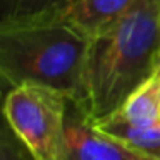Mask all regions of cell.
Masks as SVG:
<instances>
[{"mask_svg": "<svg viewBox=\"0 0 160 160\" xmlns=\"http://www.w3.org/2000/svg\"><path fill=\"white\" fill-rule=\"evenodd\" d=\"M160 69V0H139L90 40L81 114L88 122L115 114Z\"/></svg>", "mask_w": 160, "mask_h": 160, "instance_id": "cell-1", "label": "cell"}, {"mask_svg": "<svg viewBox=\"0 0 160 160\" xmlns=\"http://www.w3.org/2000/svg\"><path fill=\"white\" fill-rule=\"evenodd\" d=\"M90 38L52 18L0 24V72L11 86L55 90L81 108Z\"/></svg>", "mask_w": 160, "mask_h": 160, "instance_id": "cell-2", "label": "cell"}, {"mask_svg": "<svg viewBox=\"0 0 160 160\" xmlns=\"http://www.w3.org/2000/svg\"><path fill=\"white\" fill-rule=\"evenodd\" d=\"M69 98L38 84L12 86L4 102L11 131L31 160H60Z\"/></svg>", "mask_w": 160, "mask_h": 160, "instance_id": "cell-3", "label": "cell"}, {"mask_svg": "<svg viewBox=\"0 0 160 160\" xmlns=\"http://www.w3.org/2000/svg\"><path fill=\"white\" fill-rule=\"evenodd\" d=\"M60 160H155L112 136L98 131L86 119L66 122Z\"/></svg>", "mask_w": 160, "mask_h": 160, "instance_id": "cell-4", "label": "cell"}, {"mask_svg": "<svg viewBox=\"0 0 160 160\" xmlns=\"http://www.w3.org/2000/svg\"><path fill=\"white\" fill-rule=\"evenodd\" d=\"M138 2L139 0H74L47 18L57 19L91 40L124 18Z\"/></svg>", "mask_w": 160, "mask_h": 160, "instance_id": "cell-5", "label": "cell"}, {"mask_svg": "<svg viewBox=\"0 0 160 160\" xmlns=\"http://www.w3.org/2000/svg\"><path fill=\"white\" fill-rule=\"evenodd\" d=\"M93 128L105 134L112 136L114 139L124 143L126 146L150 157V158L160 160V124L158 126H134L117 114H112L102 121L90 122Z\"/></svg>", "mask_w": 160, "mask_h": 160, "instance_id": "cell-6", "label": "cell"}, {"mask_svg": "<svg viewBox=\"0 0 160 160\" xmlns=\"http://www.w3.org/2000/svg\"><path fill=\"white\" fill-rule=\"evenodd\" d=\"M124 121L134 126H158L160 124V69L143 83L121 108L115 112Z\"/></svg>", "mask_w": 160, "mask_h": 160, "instance_id": "cell-7", "label": "cell"}, {"mask_svg": "<svg viewBox=\"0 0 160 160\" xmlns=\"http://www.w3.org/2000/svg\"><path fill=\"white\" fill-rule=\"evenodd\" d=\"M66 4L67 0H2V24L47 18Z\"/></svg>", "mask_w": 160, "mask_h": 160, "instance_id": "cell-8", "label": "cell"}, {"mask_svg": "<svg viewBox=\"0 0 160 160\" xmlns=\"http://www.w3.org/2000/svg\"><path fill=\"white\" fill-rule=\"evenodd\" d=\"M2 160H24V157L19 153V150L16 146L4 141V145H2Z\"/></svg>", "mask_w": 160, "mask_h": 160, "instance_id": "cell-9", "label": "cell"}, {"mask_svg": "<svg viewBox=\"0 0 160 160\" xmlns=\"http://www.w3.org/2000/svg\"><path fill=\"white\" fill-rule=\"evenodd\" d=\"M71 2H74V0H67V4H71Z\"/></svg>", "mask_w": 160, "mask_h": 160, "instance_id": "cell-10", "label": "cell"}]
</instances>
